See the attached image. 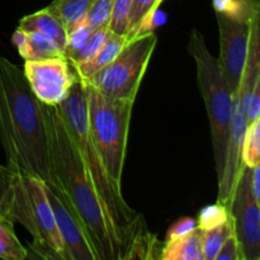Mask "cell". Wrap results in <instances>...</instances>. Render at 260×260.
I'll return each instance as SVG.
<instances>
[{
	"label": "cell",
	"instance_id": "cell-1",
	"mask_svg": "<svg viewBox=\"0 0 260 260\" xmlns=\"http://www.w3.org/2000/svg\"><path fill=\"white\" fill-rule=\"evenodd\" d=\"M51 182L57 185L86 229L98 260H124V250L85 169L60 111L42 103Z\"/></svg>",
	"mask_w": 260,
	"mask_h": 260
},
{
	"label": "cell",
	"instance_id": "cell-2",
	"mask_svg": "<svg viewBox=\"0 0 260 260\" xmlns=\"http://www.w3.org/2000/svg\"><path fill=\"white\" fill-rule=\"evenodd\" d=\"M0 142L15 173L51 182L42 103L23 70L0 55Z\"/></svg>",
	"mask_w": 260,
	"mask_h": 260
},
{
	"label": "cell",
	"instance_id": "cell-3",
	"mask_svg": "<svg viewBox=\"0 0 260 260\" xmlns=\"http://www.w3.org/2000/svg\"><path fill=\"white\" fill-rule=\"evenodd\" d=\"M57 108L71 139L78 147L81 160L106 208L109 221L118 235L126 259L132 239L142 223H145V220L141 213L135 211L124 201L121 187L111 179L101 154L91 139L88 126L86 86L84 80L79 79L74 84L69 95L62 103L58 104Z\"/></svg>",
	"mask_w": 260,
	"mask_h": 260
},
{
	"label": "cell",
	"instance_id": "cell-4",
	"mask_svg": "<svg viewBox=\"0 0 260 260\" xmlns=\"http://www.w3.org/2000/svg\"><path fill=\"white\" fill-rule=\"evenodd\" d=\"M7 218L27 229L33 239L29 249L35 255L50 260H70L46 196L45 182L15 173Z\"/></svg>",
	"mask_w": 260,
	"mask_h": 260
},
{
	"label": "cell",
	"instance_id": "cell-5",
	"mask_svg": "<svg viewBox=\"0 0 260 260\" xmlns=\"http://www.w3.org/2000/svg\"><path fill=\"white\" fill-rule=\"evenodd\" d=\"M188 52L196 62L198 88L210 119L216 173L218 178L225 164L235 104L234 94L223 79L217 57L208 51L205 38L200 30L193 29L190 33Z\"/></svg>",
	"mask_w": 260,
	"mask_h": 260
},
{
	"label": "cell",
	"instance_id": "cell-6",
	"mask_svg": "<svg viewBox=\"0 0 260 260\" xmlns=\"http://www.w3.org/2000/svg\"><path fill=\"white\" fill-rule=\"evenodd\" d=\"M85 83V81H84ZM88 126L111 179L121 187L135 101L109 98L85 83Z\"/></svg>",
	"mask_w": 260,
	"mask_h": 260
},
{
	"label": "cell",
	"instance_id": "cell-7",
	"mask_svg": "<svg viewBox=\"0 0 260 260\" xmlns=\"http://www.w3.org/2000/svg\"><path fill=\"white\" fill-rule=\"evenodd\" d=\"M156 45L157 37L152 30L131 38L109 65L84 81L109 98L136 101Z\"/></svg>",
	"mask_w": 260,
	"mask_h": 260
},
{
	"label": "cell",
	"instance_id": "cell-8",
	"mask_svg": "<svg viewBox=\"0 0 260 260\" xmlns=\"http://www.w3.org/2000/svg\"><path fill=\"white\" fill-rule=\"evenodd\" d=\"M251 172L253 168L244 167L229 206L244 260L260 259V202L251 190Z\"/></svg>",
	"mask_w": 260,
	"mask_h": 260
},
{
	"label": "cell",
	"instance_id": "cell-9",
	"mask_svg": "<svg viewBox=\"0 0 260 260\" xmlns=\"http://www.w3.org/2000/svg\"><path fill=\"white\" fill-rule=\"evenodd\" d=\"M23 74L38 101L55 107L65 101L80 79L65 56L24 61Z\"/></svg>",
	"mask_w": 260,
	"mask_h": 260
},
{
	"label": "cell",
	"instance_id": "cell-10",
	"mask_svg": "<svg viewBox=\"0 0 260 260\" xmlns=\"http://www.w3.org/2000/svg\"><path fill=\"white\" fill-rule=\"evenodd\" d=\"M216 15L220 33L218 65L229 89L235 95L248 55L251 25L254 19L260 17V14L253 19L231 17L223 13H216Z\"/></svg>",
	"mask_w": 260,
	"mask_h": 260
},
{
	"label": "cell",
	"instance_id": "cell-11",
	"mask_svg": "<svg viewBox=\"0 0 260 260\" xmlns=\"http://www.w3.org/2000/svg\"><path fill=\"white\" fill-rule=\"evenodd\" d=\"M45 190L70 260H98L83 221L62 190L52 183H45Z\"/></svg>",
	"mask_w": 260,
	"mask_h": 260
},
{
	"label": "cell",
	"instance_id": "cell-12",
	"mask_svg": "<svg viewBox=\"0 0 260 260\" xmlns=\"http://www.w3.org/2000/svg\"><path fill=\"white\" fill-rule=\"evenodd\" d=\"M246 127H248V122H246L245 116L241 112L238 102L235 101L233 121H231L230 126V135H229L228 150H226L225 164H223L222 173L218 177L217 202L225 206L228 210L231 200H233L239 178H240L244 167H245L243 159V145Z\"/></svg>",
	"mask_w": 260,
	"mask_h": 260
},
{
	"label": "cell",
	"instance_id": "cell-13",
	"mask_svg": "<svg viewBox=\"0 0 260 260\" xmlns=\"http://www.w3.org/2000/svg\"><path fill=\"white\" fill-rule=\"evenodd\" d=\"M234 99L248 124L260 118V17H256L251 25L248 55Z\"/></svg>",
	"mask_w": 260,
	"mask_h": 260
},
{
	"label": "cell",
	"instance_id": "cell-14",
	"mask_svg": "<svg viewBox=\"0 0 260 260\" xmlns=\"http://www.w3.org/2000/svg\"><path fill=\"white\" fill-rule=\"evenodd\" d=\"M17 28L27 32H38L46 36L57 45L61 52L65 56L66 43H68V30L63 27L57 17L52 12L47 9H41L32 14L24 15L19 20V25Z\"/></svg>",
	"mask_w": 260,
	"mask_h": 260
},
{
	"label": "cell",
	"instance_id": "cell-15",
	"mask_svg": "<svg viewBox=\"0 0 260 260\" xmlns=\"http://www.w3.org/2000/svg\"><path fill=\"white\" fill-rule=\"evenodd\" d=\"M12 41L17 47L20 57L24 61L63 56L52 40L38 32H27L17 28L12 36Z\"/></svg>",
	"mask_w": 260,
	"mask_h": 260
},
{
	"label": "cell",
	"instance_id": "cell-16",
	"mask_svg": "<svg viewBox=\"0 0 260 260\" xmlns=\"http://www.w3.org/2000/svg\"><path fill=\"white\" fill-rule=\"evenodd\" d=\"M203 229L193 228L182 235L168 238L162 245L161 260H205Z\"/></svg>",
	"mask_w": 260,
	"mask_h": 260
},
{
	"label": "cell",
	"instance_id": "cell-17",
	"mask_svg": "<svg viewBox=\"0 0 260 260\" xmlns=\"http://www.w3.org/2000/svg\"><path fill=\"white\" fill-rule=\"evenodd\" d=\"M127 41L128 40H127L126 36L116 35V33H112L109 30L104 43L93 57L89 58L85 62L80 63V65L73 66L79 78L81 80H88L91 76L95 75L98 71L106 68L107 65H109L118 56V53L124 47Z\"/></svg>",
	"mask_w": 260,
	"mask_h": 260
},
{
	"label": "cell",
	"instance_id": "cell-18",
	"mask_svg": "<svg viewBox=\"0 0 260 260\" xmlns=\"http://www.w3.org/2000/svg\"><path fill=\"white\" fill-rule=\"evenodd\" d=\"M94 2L95 0H53L47 9L60 19L69 33L83 23Z\"/></svg>",
	"mask_w": 260,
	"mask_h": 260
},
{
	"label": "cell",
	"instance_id": "cell-19",
	"mask_svg": "<svg viewBox=\"0 0 260 260\" xmlns=\"http://www.w3.org/2000/svg\"><path fill=\"white\" fill-rule=\"evenodd\" d=\"M162 245L164 243H160L156 235L147 230L146 222H145L132 239L124 260L161 259Z\"/></svg>",
	"mask_w": 260,
	"mask_h": 260
},
{
	"label": "cell",
	"instance_id": "cell-20",
	"mask_svg": "<svg viewBox=\"0 0 260 260\" xmlns=\"http://www.w3.org/2000/svg\"><path fill=\"white\" fill-rule=\"evenodd\" d=\"M157 9H159L157 0H132L126 35L127 40H131L141 33L151 30L150 27H151L152 19Z\"/></svg>",
	"mask_w": 260,
	"mask_h": 260
},
{
	"label": "cell",
	"instance_id": "cell-21",
	"mask_svg": "<svg viewBox=\"0 0 260 260\" xmlns=\"http://www.w3.org/2000/svg\"><path fill=\"white\" fill-rule=\"evenodd\" d=\"M29 256L14 231V222L0 216V259L24 260Z\"/></svg>",
	"mask_w": 260,
	"mask_h": 260
},
{
	"label": "cell",
	"instance_id": "cell-22",
	"mask_svg": "<svg viewBox=\"0 0 260 260\" xmlns=\"http://www.w3.org/2000/svg\"><path fill=\"white\" fill-rule=\"evenodd\" d=\"M234 234H235V228L231 215L220 225L203 230L202 248L205 260H216V255L220 251L222 244Z\"/></svg>",
	"mask_w": 260,
	"mask_h": 260
},
{
	"label": "cell",
	"instance_id": "cell-23",
	"mask_svg": "<svg viewBox=\"0 0 260 260\" xmlns=\"http://www.w3.org/2000/svg\"><path fill=\"white\" fill-rule=\"evenodd\" d=\"M108 33L109 28H98V29H94L93 32H91V35L89 36L88 40L85 41V43H84L79 50H76L75 52L66 56L69 62L73 66H76L85 62L89 58L93 57V56L98 52L99 48L102 47V45H103L104 41H106Z\"/></svg>",
	"mask_w": 260,
	"mask_h": 260
},
{
	"label": "cell",
	"instance_id": "cell-24",
	"mask_svg": "<svg viewBox=\"0 0 260 260\" xmlns=\"http://www.w3.org/2000/svg\"><path fill=\"white\" fill-rule=\"evenodd\" d=\"M243 159L246 167L260 165V118L248 124L244 137Z\"/></svg>",
	"mask_w": 260,
	"mask_h": 260
},
{
	"label": "cell",
	"instance_id": "cell-25",
	"mask_svg": "<svg viewBox=\"0 0 260 260\" xmlns=\"http://www.w3.org/2000/svg\"><path fill=\"white\" fill-rule=\"evenodd\" d=\"M114 0H95L83 23L93 29L108 28L113 12Z\"/></svg>",
	"mask_w": 260,
	"mask_h": 260
},
{
	"label": "cell",
	"instance_id": "cell-26",
	"mask_svg": "<svg viewBox=\"0 0 260 260\" xmlns=\"http://www.w3.org/2000/svg\"><path fill=\"white\" fill-rule=\"evenodd\" d=\"M132 0H114L109 30L116 35L126 36L128 28L129 13H131Z\"/></svg>",
	"mask_w": 260,
	"mask_h": 260
},
{
	"label": "cell",
	"instance_id": "cell-27",
	"mask_svg": "<svg viewBox=\"0 0 260 260\" xmlns=\"http://www.w3.org/2000/svg\"><path fill=\"white\" fill-rule=\"evenodd\" d=\"M229 216H230V212H229L228 208L217 202L216 205L207 206L203 210H201L196 222H197L198 228L207 230V229L220 225L221 222L228 220Z\"/></svg>",
	"mask_w": 260,
	"mask_h": 260
},
{
	"label": "cell",
	"instance_id": "cell-28",
	"mask_svg": "<svg viewBox=\"0 0 260 260\" xmlns=\"http://www.w3.org/2000/svg\"><path fill=\"white\" fill-rule=\"evenodd\" d=\"M15 172L9 167L0 165V216L7 217L8 205H9L10 189Z\"/></svg>",
	"mask_w": 260,
	"mask_h": 260
},
{
	"label": "cell",
	"instance_id": "cell-29",
	"mask_svg": "<svg viewBox=\"0 0 260 260\" xmlns=\"http://www.w3.org/2000/svg\"><path fill=\"white\" fill-rule=\"evenodd\" d=\"M216 260H244L235 234L226 239V241L221 246L220 251L216 255Z\"/></svg>",
	"mask_w": 260,
	"mask_h": 260
},
{
	"label": "cell",
	"instance_id": "cell-30",
	"mask_svg": "<svg viewBox=\"0 0 260 260\" xmlns=\"http://www.w3.org/2000/svg\"><path fill=\"white\" fill-rule=\"evenodd\" d=\"M196 226H197V222H196L193 218H190V217L180 218L179 221H177V222H175L174 225L169 229V231H168V234H167V239L188 233V231L192 230V229L196 228Z\"/></svg>",
	"mask_w": 260,
	"mask_h": 260
},
{
	"label": "cell",
	"instance_id": "cell-31",
	"mask_svg": "<svg viewBox=\"0 0 260 260\" xmlns=\"http://www.w3.org/2000/svg\"><path fill=\"white\" fill-rule=\"evenodd\" d=\"M251 190H253L254 198L260 202V165L253 167V172H251Z\"/></svg>",
	"mask_w": 260,
	"mask_h": 260
},
{
	"label": "cell",
	"instance_id": "cell-32",
	"mask_svg": "<svg viewBox=\"0 0 260 260\" xmlns=\"http://www.w3.org/2000/svg\"><path fill=\"white\" fill-rule=\"evenodd\" d=\"M162 2H164V0H157V4H159V7H160V5H161Z\"/></svg>",
	"mask_w": 260,
	"mask_h": 260
}]
</instances>
